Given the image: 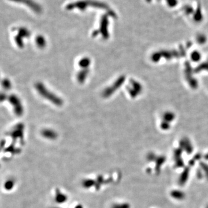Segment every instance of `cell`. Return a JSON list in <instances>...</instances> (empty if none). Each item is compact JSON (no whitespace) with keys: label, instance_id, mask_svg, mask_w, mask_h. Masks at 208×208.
Returning a JSON list of instances; mask_svg holds the SVG:
<instances>
[{"label":"cell","instance_id":"3957f363","mask_svg":"<svg viewBox=\"0 0 208 208\" xmlns=\"http://www.w3.org/2000/svg\"><path fill=\"white\" fill-rule=\"evenodd\" d=\"M108 24V16L106 15H104L103 16L101 20V30L103 34L106 36L107 34V26Z\"/></svg>","mask_w":208,"mask_h":208},{"label":"cell","instance_id":"7a4b0ae2","mask_svg":"<svg viewBox=\"0 0 208 208\" xmlns=\"http://www.w3.org/2000/svg\"><path fill=\"white\" fill-rule=\"evenodd\" d=\"M88 7L87 0H81L69 3L66 6L65 8L68 10H72L75 9H78L80 10H85Z\"/></svg>","mask_w":208,"mask_h":208},{"label":"cell","instance_id":"6da1fadb","mask_svg":"<svg viewBox=\"0 0 208 208\" xmlns=\"http://www.w3.org/2000/svg\"><path fill=\"white\" fill-rule=\"evenodd\" d=\"M9 1L16 2V3L24 4L35 13H39L42 12V9L41 8V7L39 5V4H38L33 0H9Z\"/></svg>","mask_w":208,"mask_h":208}]
</instances>
